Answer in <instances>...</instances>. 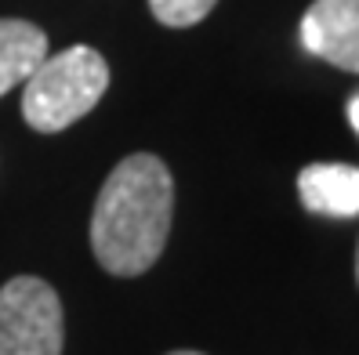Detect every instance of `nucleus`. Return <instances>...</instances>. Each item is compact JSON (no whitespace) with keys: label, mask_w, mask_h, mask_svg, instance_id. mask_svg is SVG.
<instances>
[{"label":"nucleus","mask_w":359,"mask_h":355,"mask_svg":"<svg viewBox=\"0 0 359 355\" xmlns=\"http://www.w3.org/2000/svg\"><path fill=\"white\" fill-rule=\"evenodd\" d=\"M175 214V181L153 153L113 167L91 214V250L109 276H142L163 254Z\"/></svg>","instance_id":"nucleus-1"},{"label":"nucleus","mask_w":359,"mask_h":355,"mask_svg":"<svg viewBox=\"0 0 359 355\" xmlns=\"http://www.w3.org/2000/svg\"><path fill=\"white\" fill-rule=\"evenodd\" d=\"M105 88H109L105 58L88 44H73L58 55H48L33 69L22 91V116L33 131H66L98 106Z\"/></svg>","instance_id":"nucleus-2"},{"label":"nucleus","mask_w":359,"mask_h":355,"mask_svg":"<svg viewBox=\"0 0 359 355\" xmlns=\"http://www.w3.org/2000/svg\"><path fill=\"white\" fill-rule=\"evenodd\" d=\"M62 301L36 276L0 286V355H62Z\"/></svg>","instance_id":"nucleus-3"},{"label":"nucleus","mask_w":359,"mask_h":355,"mask_svg":"<svg viewBox=\"0 0 359 355\" xmlns=\"http://www.w3.org/2000/svg\"><path fill=\"white\" fill-rule=\"evenodd\" d=\"M298 33L309 55L359 73V0H316L302 15Z\"/></svg>","instance_id":"nucleus-4"},{"label":"nucleus","mask_w":359,"mask_h":355,"mask_svg":"<svg viewBox=\"0 0 359 355\" xmlns=\"http://www.w3.org/2000/svg\"><path fill=\"white\" fill-rule=\"evenodd\" d=\"M298 196L309 214L355 218L359 214V167L352 163H309L298 174Z\"/></svg>","instance_id":"nucleus-5"},{"label":"nucleus","mask_w":359,"mask_h":355,"mask_svg":"<svg viewBox=\"0 0 359 355\" xmlns=\"http://www.w3.org/2000/svg\"><path fill=\"white\" fill-rule=\"evenodd\" d=\"M48 58V36L26 18H0V95L26 83Z\"/></svg>","instance_id":"nucleus-6"},{"label":"nucleus","mask_w":359,"mask_h":355,"mask_svg":"<svg viewBox=\"0 0 359 355\" xmlns=\"http://www.w3.org/2000/svg\"><path fill=\"white\" fill-rule=\"evenodd\" d=\"M218 0H149V11L156 15V22L171 26V29H185L196 26L215 11Z\"/></svg>","instance_id":"nucleus-7"},{"label":"nucleus","mask_w":359,"mask_h":355,"mask_svg":"<svg viewBox=\"0 0 359 355\" xmlns=\"http://www.w3.org/2000/svg\"><path fill=\"white\" fill-rule=\"evenodd\" d=\"M348 123L355 127V134H359V91L348 98Z\"/></svg>","instance_id":"nucleus-8"},{"label":"nucleus","mask_w":359,"mask_h":355,"mask_svg":"<svg viewBox=\"0 0 359 355\" xmlns=\"http://www.w3.org/2000/svg\"><path fill=\"white\" fill-rule=\"evenodd\" d=\"M355 283H359V246H355Z\"/></svg>","instance_id":"nucleus-9"},{"label":"nucleus","mask_w":359,"mask_h":355,"mask_svg":"<svg viewBox=\"0 0 359 355\" xmlns=\"http://www.w3.org/2000/svg\"><path fill=\"white\" fill-rule=\"evenodd\" d=\"M167 355H203V351H167Z\"/></svg>","instance_id":"nucleus-10"}]
</instances>
